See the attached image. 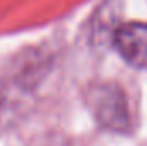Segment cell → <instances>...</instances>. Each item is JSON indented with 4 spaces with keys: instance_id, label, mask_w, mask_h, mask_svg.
<instances>
[{
    "instance_id": "cell-1",
    "label": "cell",
    "mask_w": 147,
    "mask_h": 146,
    "mask_svg": "<svg viewBox=\"0 0 147 146\" xmlns=\"http://www.w3.org/2000/svg\"><path fill=\"white\" fill-rule=\"evenodd\" d=\"M87 103L94 113V119L105 129L125 134L132 127V119L125 93L120 86L103 83L91 88Z\"/></svg>"
},
{
    "instance_id": "cell-2",
    "label": "cell",
    "mask_w": 147,
    "mask_h": 146,
    "mask_svg": "<svg viewBox=\"0 0 147 146\" xmlns=\"http://www.w3.org/2000/svg\"><path fill=\"white\" fill-rule=\"evenodd\" d=\"M113 43L121 59L137 69H147V24L125 23L113 36Z\"/></svg>"
}]
</instances>
